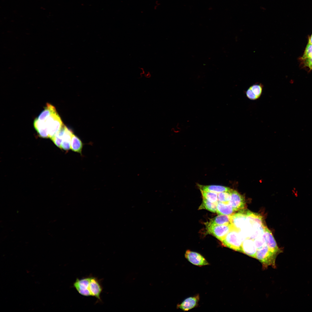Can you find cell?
I'll list each match as a JSON object with an SVG mask.
<instances>
[{
	"mask_svg": "<svg viewBox=\"0 0 312 312\" xmlns=\"http://www.w3.org/2000/svg\"><path fill=\"white\" fill-rule=\"evenodd\" d=\"M73 134L72 131L66 127L63 135L60 148L66 151L71 148V142L72 135Z\"/></svg>",
	"mask_w": 312,
	"mask_h": 312,
	"instance_id": "obj_16",
	"label": "cell"
},
{
	"mask_svg": "<svg viewBox=\"0 0 312 312\" xmlns=\"http://www.w3.org/2000/svg\"><path fill=\"white\" fill-rule=\"evenodd\" d=\"M231 215H219L211 219L209 223L217 225H222L231 224Z\"/></svg>",
	"mask_w": 312,
	"mask_h": 312,
	"instance_id": "obj_18",
	"label": "cell"
},
{
	"mask_svg": "<svg viewBox=\"0 0 312 312\" xmlns=\"http://www.w3.org/2000/svg\"><path fill=\"white\" fill-rule=\"evenodd\" d=\"M277 255L265 244L261 248L257 249L255 258L261 263L264 268H267L269 266H272L275 268L276 267L275 260Z\"/></svg>",
	"mask_w": 312,
	"mask_h": 312,
	"instance_id": "obj_1",
	"label": "cell"
},
{
	"mask_svg": "<svg viewBox=\"0 0 312 312\" xmlns=\"http://www.w3.org/2000/svg\"><path fill=\"white\" fill-rule=\"evenodd\" d=\"M44 121L48 127L49 138L51 139L55 135L64 125L57 112L51 114Z\"/></svg>",
	"mask_w": 312,
	"mask_h": 312,
	"instance_id": "obj_4",
	"label": "cell"
},
{
	"mask_svg": "<svg viewBox=\"0 0 312 312\" xmlns=\"http://www.w3.org/2000/svg\"><path fill=\"white\" fill-rule=\"evenodd\" d=\"M90 285L91 296L95 297L101 301V294L103 289L100 280L96 277L90 276Z\"/></svg>",
	"mask_w": 312,
	"mask_h": 312,
	"instance_id": "obj_12",
	"label": "cell"
},
{
	"mask_svg": "<svg viewBox=\"0 0 312 312\" xmlns=\"http://www.w3.org/2000/svg\"><path fill=\"white\" fill-rule=\"evenodd\" d=\"M200 191L210 192L217 193L230 191L231 189L225 186L218 185H198Z\"/></svg>",
	"mask_w": 312,
	"mask_h": 312,
	"instance_id": "obj_17",
	"label": "cell"
},
{
	"mask_svg": "<svg viewBox=\"0 0 312 312\" xmlns=\"http://www.w3.org/2000/svg\"><path fill=\"white\" fill-rule=\"evenodd\" d=\"M254 241L257 249L261 248L266 244L263 234L256 238Z\"/></svg>",
	"mask_w": 312,
	"mask_h": 312,
	"instance_id": "obj_27",
	"label": "cell"
},
{
	"mask_svg": "<svg viewBox=\"0 0 312 312\" xmlns=\"http://www.w3.org/2000/svg\"><path fill=\"white\" fill-rule=\"evenodd\" d=\"M185 259L192 264L199 267L209 265V263L201 254L198 252L187 250L185 254Z\"/></svg>",
	"mask_w": 312,
	"mask_h": 312,
	"instance_id": "obj_6",
	"label": "cell"
},
{
	"mask_svg": "<svg viewBox=\"0 0 312 312\" xmlns=\"http://www.w3.org/2000/svg\"><path fill=\"white\" fill-rule=\"evenodd\" d=\"M246 213L248 221L252 228L265 226L261 216L248 210H247Z\"/></svg>",
	"mask_w": 312,
	"mask_h": 312,
	"instance_id": "obj_14",
	"label": "cell"
},
{
	"mask_svg": "<svg viewBox=\"0 0 312 312\" xmlns=\"http://www.w3.org/2000/svg\"><path fill=\"white\" fill-rule=\"evenodd\" d=\"M66 126L64 125L60 130L51 139L55 144L58 147L60 148L63 135L64 133Z\"/></svg>",
	"mask_w": 312,
	"mask_h": 312,
	"instance_id": "obj_21",
	"label": "cell"
},
{
	"mask_svg": "<svg viewBox=\"0 0 312 312\" xmlns=\"http://www.w3.org/2000/svg\"><path fill=\"white\" fill-rule=\"evenodd\" d=\"M263 236L266 244L272 252L277 255L282 252V250L278 246L271 231L266 226L264 228Z\"/></svg>",
	"mask_w": 312,
	"mask_h": 312,
	"instance_id": "obj_9",
	"label": "cell"
},
{
	"mask_svg": "<svg viewBox=\"0 0 312 312\" xmlns=\"http://www.w3.org/2000/svg\"><path fill=\"white\" fill-rule=\"evenodd\" d=\"M235 211L229 203L218 201L216 203V213L219 215H231Z\"/></svg>",
	"mask_w": 312,
	"mask_h": 312,
	"instance_id": "obj_15",
	"label": "cell"
},
{
	"mask_svg": "<svg viewBox=\"0 0 312 312\" xmlns=\"http://www.w3.org/2000/svg\"><path fill=\"white\" fill-rule=\"evenodd\" d=\"M246 94L247 97L250 100H255L258 99L250 88L246 90Z\"/></svg>",
	"mask_w": 312,
	"mask_h": 312,
	"instance_id": "obj_28",
	"label": "cell"
},
{
	"mask_svg": "<svg viewBox=\"0 0 312 312\" xmlns=\"http://www.w3.org/2000/svg\"><path fill=\"white\" fill-rule=\"evenodd\" d=\"M231 190L230 191L222 192L218 193V201L223 203H229L231 199Z\"/></svg>",
	"mask_w": 312,
	"mask_h": 312,
	"instance_id": "obj_24",
	"label": "cell"
},
{
	"mask_svg": "<svg viewBox=\"0 0 312 312\" xmlns=\"http://www.w3.org/2000/svg\"><path fill=\"white\" fill-rule=\"evenodd\" d=\"M90 279V276L81 279L77 278L73 284V286L81 295L91 296L89 287Z\"/></svg>",
	"mask_w": 312,
	"mask_h": 312,
	"instance_id": "obj_7",
	"label": "cell"
},
{
	"mask_svg": "<svg viewBox=\"0 0 312 312\" xmlns=\"http://www.w3.org/2000/svg\"><path fill=\"white\" fill-rule=\"evenodd\" d=\"M200 298L199 294L187 297L178 304L177 308L184 311L191 310L198 306Z\"/></svg>",
	"mask_w": 312,
	"mask_h": 312,
	"instance_id": "obj_10",
	"label": "cell"
},
{
	"mask_svg": "<svg viewBox=\"0 0 312 312\" xmlns=\"http://www.w3.org/2000/svg\"><path fill=\"white\" fill-rule=\"evenodd\" d=\"M205 225L208 233L212 235L221 241L233 228L231 224L217 225L211 224L207 222Z\"/></svg>",
	"mask_w": 312,
	"mask_h": 312,
	"instance_id": "obj_3",
	"label": "cell"
},
{
	"mask_svg": "<svg viewBox=\"0 0 312 312\" xmlns=\"http://www.w3.org/2000/svg\"><path fill=\"white\" fill-rule=\"evenodd\" d=\"M249 88L258 98L260 97L263 89V85L261 83L254 84L250 86Z\"/></svg>",
	"mask_w": 312,
	"mask_h": 312,
	"instance_id": "obj_25",
	"label": "cell"
},
{
	"mask_svg": "<svg viewBox=\"0 0 312 312\" xmlns=\"http://www.w3.org/2000/svg\"><path fill=\"white\" fill-rule=\"evenodd\" d=\"M34 126L40 137L43 138H49L48 129L44 121L36 118L34 122Z\"/></svg>",
	"mask_w": 312,
	"mask_h": 312,
	"instance_id": "obj_13",
	"label": "cell"
},
{
	"mask_svg": "<svg viewBox=\"0 0 312 312\" xmlns=\"http://www.w3.org/2000/svg\"><path fill=\"white\" fill-rule=\"evenodd\" d=\"M229 203L235 211L244 209L246 206L244 197L236 190L231 189Z\"/></svg>",
	"mask_w": 312,
	"mask_h": 312,
	"instance_id": "obj_8",
	"label": "cell"
},
{
	"mask_svg": "<svg viewBox=\"0 0 312 312\" xmlns=\"http://www.w3.org/2000/svg\"><path fill=\"white\" fill-rule=\"evenodd\" d=\"M246 211L242 209L231 215V224L234 228L239 231L249 224Z\"/></svg>",
	"mask_w": 312,
	"mask_h": 312,
	"instance_id": "obj_5",
	"label": "cell"
},
{
	"mask_svg": "<svg viewBox=\"0 0 312 312\" xmlns=\"http://www.w3.org/2000/svg\"><path fill=\"white\" fill-rule=\"evenodd\" d=\"M303 60L305 65L312 69V58H307Z\"/></svg>",
	"mask_w": 312,
	"mask_h": 312,
	"instance_id": "obj_29",
	"label": "cell"
},
{
	"mask_svg": "<svg viewBox=\"0 0 312 312\" xmlns=\"http://www.w3.org/2000/svg\"><path fill=\"white\" fill-rule=\"evenodd\" d=\"M243 241L239 231L233 227L221 242L224 246L241 252Z\"/></svg>",
	"mask_w": 312,
	"mask_h": 312,
	"instance_id": "obj_2",
	"label": "cell"
},
{
	"mask_svg": "<svg viewBox=\"0 0 312 312\" xmlns=\"http://www.w3.org/2000/svg\"><path fill=\"white\" fill-rule=\"evenodd\" d=\"M83 146V143L81 140L73 134L71 142V149L72 150L81 154Z\"/></svg>",
	"mask_w": 312,
	"mask_h": 312,
	"instance_id": "obj_19",
	"label": "cell"
},
{
	"mask_svg": "<svg viewBox=\"0 0 312 312\" xmlns=\"http://www.w3.org/2000/svg\"><path fill=\"white\" fill-rule=\"evenodd\" d=\"M309 43L312 44V34L309 39Z\"/></svg>",
	"mask_w": 312,
	"mask_h": 312,
	"instance_id": "obj_30",
	"label": "cell"
},
{
	"mask_svg": "<svg viewBox=\"0 0 312 312\" xmlns=\"http://www.w3.org/2000/svg\"><path fill=\"white\" fill-rule=\"evenodd\" d=\"M307 58H312V44L309 43L302 58V60Z\"/></svg>",
	"mask_w": 312,
	"mask_h": 312,
	"instance_id": "obj_26",
	"label": "cell"
},
{
	"mask_svg": "<svg viewBox=\"0 0 312 312\" xmlns=\"http://www.w3.org/2000/svg\"><path fill=\"white\" fill-rule=\"evenodd\" d=\"M56 112L55 107L47 103L44 110L40 113L37 118L41 121L45 120L51 114Z\"/></svg>",
	"mask_w": 312,
	"mask_h": 312,
	"instance_id": "obj_20",
	"label": "cell"
},
{
	"mask_svg": "<svg viewBox=\"0 0 312 312\" xmlns=\"http://www.w3.org/2000/svg\"><path fill=\"white\" fill-rule=\"evenodd\" d=\"M199 209H206L212 212L216 213V203H212L203 198L202 203Z\"/></svg>",
	"mask_w": 312,
	"mask_h": 312,
	"instance_id": "obj_22",
	"label": "cell"
},
{
	"mask_svg": "<svg viewBox=\"0 0 312 312\" xmlns=\"http://www.w3.org/2000/svg\"><path fill=\"white\" fill-rule=\"evenodd\" d=\"M203 198L212 203H216L218 201V194L214 192L200 191Z\"/></svg>",
	"mask_w": 312,
	"mask_h": 312,
	"instance_id": "obj_23",
	"label": "cell"
},
{
	"mask_svg": "<svg viewBox=\"0 0 312 312\" xmlns=\"http://www.w3.org/2000/svg\"><path fill=\"white\" fill-rule=\"evenodd\" d=\"M242 252L247 255L255 258L257 248L253 239L246 238L242 245Z\"/></svg>",
	"mask_w": 312,
	"mask_h": 312,
	"instance_id": "obj_11",
	"label": "cell"
}]
</instances>
